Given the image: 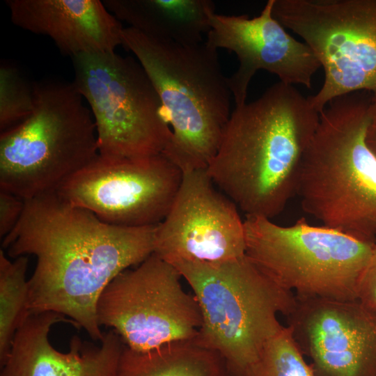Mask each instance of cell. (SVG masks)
I'll return each mask as SVG.
<instances>
[{
	"instance_id": "e0dca14e",
	"label": "cell",
	"mask_w": 376,
	"mask_h": 376,
	"mask_svg": "<svg viewBox=\"0 0 376 376\" xmlns=\"http://www.w3.org/2000/svg\"><path fill=\"white\" fill-rule=\"evenodd\" d=\"M107 10L118 20L148 36L192 45L203 42L210 29V0H106Z\"/></svg>"
},
{
	"instance_id": "ffe728a7",
	"label": "cell",
	"mask_w": 376,
	"mask_h": 376,
	"mask_svg": "<svg viewBox=\"0 0 376 376\" xmlns=\"http://www.w3.org/2000/svg\"><path fill=\"white\" fill-rule=\"evenodd\" d=\"M304 356L292 329L283 326L240 376H317Z\"/></svg>"
},
{
	"instance_id": "7402d4cb",
	"label": "cell",
	"mask_w": 376,
	"mask_h": 376,
	"mask_svg": "<svg viewBox=\"0 0 376 376\" xmlns=\"http://www.w3.org/2000/svg\"><path fill=\"white\" fill-rule=\"evenodd\" d=\"M24 207V200L0 190V236L6 237L16 226Z\"/></svg>"
},
{
	"instance_id": "3957f363",
	"label": "cell",
	"mask_w": 376,
	"mask_h": 376,
	"mask_svg": "<svg viewBox=\"0 0 376 376\" xmlns=\"http://www.w3.org/2000/svg\"><path fill=\"white\" fill-rule=\"evenodd\" d=\"M367 92L338 97L320 113L302 159L296 194L323 226L376 242V157L366 141Z\"/></svg>"
},
{
	"instance_id": "9a60e30c",
	"label": "cell",
	"mask_w": 376,
	"mask_h": 376,
	"mask_svg": "<svg viewBox=\"0 0 376 376\" xmlns=\"http://www.w3.org/2000/svg\"><path fill=\"white\" fill-rule=\"evenodd\" d=\"M61 322L74 324L56 313L29 315L15 336L0 376H120L125 344L113 330L104 332L97 345L75 335L63 353L49 338L52 326Z\"/></svg>"
},
{
	"instance_id": "cb8c5ba5",
	"label": "cell",
	"mask_w": 376,
	"mask_h": 376,
	"mask_svg": "<svg viewBox=\"0 0 376 376\" xmlns=\"http://www.w3.org/2000/svg\"><path fill=\"white\" fill-rule=\"evenodd\" d=\"M366 141L368 147L376 157V101L374 100L366 130Z\"/></svg>"
},
{
	"instance_id": "5bb4252c",
	"label": "cell",
	"mask_w": 376,
	"mask_h": 376,
	"mask_svg": "<svg viewBox=\"0 0 376 376\" xmlns=\"http://www.w3.org/2000/svg\"><path fill=\"white\" fill-rule=\"evenodd\" d=\"M274 0H268L258 16L225 15L210 11V29L205 43L216 49L234 52L237 70L228 77L235 106L246 103L249 84L260 70L276 75L279 81L295 86H312L319 61L304 42L286 31L272 15Z\"/></svg>"
},
{
	"instance_id": "ac0fdd59",
	"label": "cell",
	"mask_w": 376,
	"mask_h": 376,
	"mask_svg": "<svg viewBox=\"0 0 376 376\" xmlns=\"http://www.w3.org/2000/svg\"><path fill=\"white\" fill-rule=\"evenodd\" d=\"M227 366L196 338L169 343L146 352L124 345L120 376H226Z\"/></svg>"
},
{
	"instance_id": "4fadbf2b",
	"label": "cell",
	"mask_w": 376,
	"mask_h": 376,
	"mask_svg": "<svg viewBox=\"0 0 376 376\" xmlns=\"http://www.w3.org/2000/svg\"><path fill=\"white\" fill-rule=\"evenodd\" d=\"M295 297L288 326L317 376H376V312L358 299Z\"/></svg>"
},
{
	"instance_id": "52a82bcc",
	"label": "cell",
	"mask_w": 376,
	"mask_h": 376,
	"mask_svg": "<svg viewBox=\"0 0 376 376\" xmlns=\"http://www.w3.org/2000/svg\"><path fill=\"white\" fill-rule=\"evenodd\" d=\"M244 228L246 256L281 288L301 297L357 299L376 242L304 219L283 226L249 215Z\"/></svg>"
},
{
	"instance_id": "5b68a950",
	"label": "cell",
	"mask_w": 376,
	"mask_h": 376,
	"mask_svg": "<svg viewBox=\"0 0 376 376\" xmlns=\"http://www.w3.org/2000/svg\"><path fill=\"white\" fill-rule=\"evenodd\" d=\"M192 288L202 324L197 340L236 376L258 357L295 309V295L269 279L246 254L221 263L171 262Z\"/></svg>"
},
{
	"instance_id": "9c48e42d",
	"label": "cell",
	"mask_w": 376,
	"mask_h": 376,
	"mask_svg": "<svg viewBox=\"0 0 376 376\" xmlns=\"http://www.w3.org/2000/svg\"><path fill=\"white\" fill-rule=\"evenodd\" d=\"M273 17L300 36L324 72L308 100L320 113L355 92L376 101V0H274Z\"/></svg>"
},
{
	"instance_id": "7c38bea8",
	"label": "cell",
	"mask_w": 376,
	"mask_h": 376,
	"mask_svg": "<svg viewBox=\"0 0 376 376\" xmlns=\"http://www.w3.org/2000/svg\"><path fill=\"white\" fill-rule=\"evenodd\" d=\"M214 185L207 169L182 172L170 210L156 226L154 253L169 263H221L245 254L244 220Z\"/></svg>"
},
{
	"instance_id": "7a4b0ae2",
	"label": "cell",
	"mask_w": 376,
	"mask_h": 376,
	"mask_svg": "<svg viewBox=\"0 0 376 376\" xmlns=\"http://www.w3.org/2000/svg\"><path fill=\"white\" fill-rule=\"evenodd\" d=\"M319 119L308 97L277 82L256 100L235 106L207 173L246 216L271 219L296 194Z\"/></svg>"
},
{
	"instance_id": "603a6c76",
	"label": "cell",
	"mask_w": 376,
	"mask_h": 376,
	"mask_svg": "<svg viewBox=\"0 0 376 376\" xmlns=\"http://www.w3.org/2000/svg\"><path fill=\"white\" fill-rule=\"evenodd\" d=\"M357 299L376 312V242L371 258L360 278Z\"/></svg>"
},
{
	"instance_id": "6da1fadb",
	"label": "cell",
	"mask_w": 376,
	"mask_h": 376,
	"mask_svg": "<svg viewBox=\"0 0 376 376\" xmlns=\"http://www.w3.org/2000/svg\"><path fill=\"white\" fill-rule=\"evenodd\" d=\"M156 226L107 224L56 190L24 200L22 216L2 245L12 258H36L28 281L29 314L68 317L99 342L104 336L99 299L115 277L153 253Z\"/></svg>"
},
{
	"instance_id": "2e32d148",
	"label": "cell",
	"mask_w": 376,
	"mask_h": 376,
	"mask_svg": "<svg viewBox=\"0 0 376 376\" xmlns=\"http://www.w3.org/2000/svg\"><path fill=\"white\" fill-rule=\"evenodd\" d=\"M13 23L49 37L61 52L73 57L114 52L124 29L99 0H8Z\"/></svg>"
},
{
	"instance_id": "8fae6325",
	"label": "cell",
	"mask_w": 376,
	"mask_h": 376,
	"mask_svg": "<svg viewBox=\"0 0 376 376\" xmlns=\"http://www.w3.org/2000/svg\"><path fill=\"white\" fill-rule=\"evenodd\" d=\"M182 171L162 153L141 158L98 157L56 191L115 226H155L168 214Z\"/></svg>"
},
{
	"instance_id": "30bf717a",
	"label": "cell",
	"mask_w": 376,
	"mask_h": 376,
	"mask_svg": "<svg viewBox=\"0 0 376 376\" xmlns=\"http://www.w3.org/2000/svg\"><path fill=\"white\" fill-rule=\"evenodd\" d=\"M180 277L171 263L153 253L104 290L97 307L100 325L111 327L137 352L196 338L202 324L200 308L195 297L182 289Z\"/></svg>"
},
{
	"instance_id": "ba28073f",
	"label": "cell",
	"mask_w": 376,
	"mask_h": 376,
	"mask_svg": "<svg viewBox=\"0 0 376 376\" xmlns=\"http://www.w3.org/2000/svg\"><path fill=\"white\" fill-rule=\"evenodd\" d=\"M72 81L94 118L99 155L141 158L163 152L172 132L146 71L131 56L114 52L72 57Z\"/></svg>"
},
{
	"instance_id": "277c9868",
	"label": "cell",
	"mask_w": 376,
	"mask_h": 376,
	"mask_svg": "<svg viewBox=\"0 0 376 376\" xmlns=\"http://www.w3.org/2000/svg\"><path fill=\"white\" fill-rule=\"evenodd\" d=\"M122 45L140 63L162 104L171 139L162 154L182 172L207 169L230 116L231 91L217 49L205 42L185 45L132 28Z\"/></svg>"
},
{
	"instance_id": "8992f818",
	"label": "cell",
	"mask_w": 376,
	"mask_h": 376,
	"mask_svg": "<svg viewBox=\"0 0 376 376\" xmlns=\"http://www.w3.org/2000/svg\"><path fill=\"white\" fill-rule=\"evenodd\" d=\"M33 88L31 114L0 136V190L23 200L57 190L99 155L93 116L73 82Z\"/></svg>"
},
{
	"instance_id": "d6986e66",
	"label": "cell",
	"mask_w": 376,
	"mask_h": 376,
	"mask_svg": "<svg viewBox=\"0 0 376 376\" xmlns=\"http://www.w3.org/2000/svg\"><path fill=\"white\" fill-rule=\"evenodd\" d=\"M28 258L12 262L0 251V366L6 361L15 336L29 315L27 310Z\"/></svg>"
},
{
	"instance_id": "44dd1931",
	"label": "cell",
	"mask_w": 376,
	"mask_h": 376,
	"mask_svg": "<svg viewBox=\"0 0 376 376\" xmlns=\"http://www.w3.org/2000/svg\"><path fill=\"white\" fill-rule=\"evenodd\" d=\"M34 108L33 85L14 66L0 68V130L6 131L26 119Z\"/></svg>"
}]
</instances>
